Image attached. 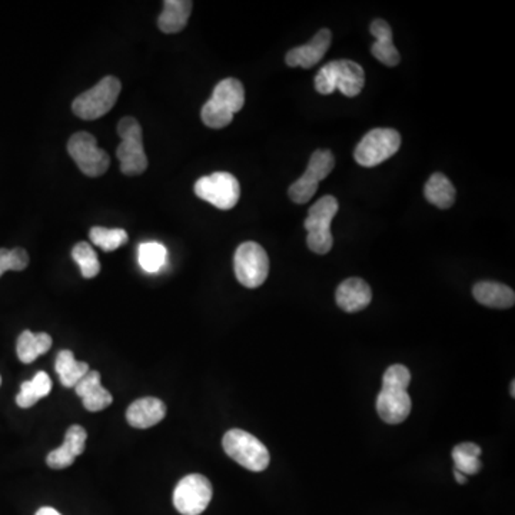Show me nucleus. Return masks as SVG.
Listing matches in <instances>:
<instances>
[{
  "instance_id": "nucleus-35",
  "label": "nucleus",
  "mask_w": 515,
  "mask_h": 515,
  "mask_svg": "<svg viewBox=\"0 0 515 515\" xmlns=\"http://www.w3.org/2000/svg\"><path fill=\"white\" fill-rule=\"evenodd\" d=\"M0 385H2V377H0Z\"/></svg>"
},
{
  "instance_id": "nucleus-2",
  "label": "nucleus",
  "mask_w": 515,
  "mask_h": 515,
  "mask_svg": "<svg viewBox=\"0 0 515 515\" xmlns=\"http://www.w3.org/2000/svg\"><path fill=\"white\" fill-rule=\"evenodd\" d=\"M340 210L337 198L332 195L323 196L308 211L305 225L306 244L309 249L318 255H325L332 249L333 237L331 234V223Z\"/></svg>"
},
{
  "instance_id": "nucleus-11",
  "label": "nucleus",
  "mask_w": 515,
  "mask_h": 515,
  "mask_svg": "<svg viewBox=\"0 0 515 515\" xmlns=\"http://www.w3.org/2000/svg\"><path fill=\"white\" fill-rule=\"evenodd\" d=\"M335 166L332 152L318 149L309 159L308 168L298 181L292 183V189L301 200H313L321 181L330 175Z\"/></svg>"
},
{
  "instance_id": "nucleus-19",
  "label": "nucleus",
  "mask_w": 515,
  "mask_h": 515,
  "mask_svg": "<svg viewBox=\"0 0 515 515\" xmlns=\"http://www.w3.org/2000/svg\"><path fill=\"white\" fill-rule=\"evenodd\" d=\"M371 33L377 39L371 48L372 55L389 68L398 65L401 62V56L392 42L394 38H392V29L389 22H385L384 19L372 22Z\"/></svg>"
},
{
  "instance_id": "nucleus-18",
  "label": "nucleus",
  "mask_w": 515,
  "mask_h": 515,
  "mask_svg": "<svg viewBox=\"0 0 515 515\" xmlns=\"http://www.w3.org/2000/svg\"><path fill=\"white\" fill-rule=\"evenodd\" d=\"M76 394L82 399L83 406L88 411L99 412L114 402V397L108 389H103L100 374L89 371L75 387Z\"/></svg>"
},
{
  "instance_id": "nucleus-31",
  "label": "nucleus",
  "mask_w": 515,
  "mask_h": 515,
  "mask_svg": "<svg viewBox=\"0 0 515 515\" xmlns=\"http://www.w3.org/2000/svg\"><path fill=\"white\" fill-rule=\"evenodd\" d=\"M409 382H411V372L406 365H391L382 377V389L407 391Z\"/></svg>"
},
{
  "instance_id": "nucleus-16",
  "label": "nucleus",
  "mask_w": 515,
  "mask_h": 515,
  "mask_svg": "<svg viewBox=\"0 0 515 515\" xmlns=\"http://www.w3.org/2000/svg\"><path fill=\"white\" fill-rule=\"evenodd\" d=\"M338 306L345 313H360L372 301V291L364 279L350 278L338 286L335 294Z\"/></svg>"
},
{
  "instance_id": "nucleus-3",
  "label": "nucleus",
  "mask_w": 515,
  "mask_h": 515,
  "mask_svg": "<svg viewBox=\"0 0 515 515\" xmlns=\"http://www.w3.org/2000/svg\"><path fill=\"white\" fill-rule=\"evenodd\" d=\"M222 446L228 457L237 461L240 467L254 473H261L268 468L271 461L268 448L244 429H229L223 435Z\"/></svg>"
},
{
  "instance_id": "nucleus-7",
  "label": "nucleus",
  "mask_w": 515,
  "mask_h": 515,
  "mask_svg": "<svg viewBox=\"0 0 515 515\" xmlns=\"http://www.w3.org/2000/svg\"><path fill=\"white\" fill-rule=\"evenodd\" d=\"M401 148V135L395 129H374L368 132L355 149L358 165L374 168L394 156Z\"/></svg>"
},
{
  "instance_id": "nucleus-34",
  "label": "nucleus",
  "mask_w": 515,
  "mask_h": 515,
  "mask_svg": "<svg viewBox=\"0 0 515 515\" xmlns=\"http://www.w3.org/2000/svg\"><path fill=\"white\" fill-rule=\"evenodd\" d=\"M511 397L512 398L515 397V381L511 382Z\"/></svg>"
},
{
  "instance_id": "nucleus-14",
  "label": "nucleus",
  "mask_w": 515,
  "mask_h": 515,
  "mask_svg": "<svg viewBox=\"0 0 515 515\" xmlns=\"http://www.w3.org/2000/svg\"><path fill=\"white\" fill-rule=\"evenodd\" d=\"M332 73L335 90H341L348 98H355L364 89L365 73L362 66L354 61H333L328 63Z\"/></svg>"
},
{
  "instance_id": "nucleus-13",
  "label": "nucleus",
  "mask_w": 515,
  "mask_h": 515,
  "mask_svg": "<svg viewBox=\"0 0 515 515\" xmlns=\"http://www.w3.org/2000/svg\"><path fill=\"white\" fill-rule=\"evenodd\" d=\"M86 429L80 426H69L66 431L63 445L51 451L46 457V463L53 470H63L75 463V458L83 454L86 446Z\"/></svg>"
},
{
  "instance_id": "nucleus-8",
  "label": "nucleus",
  "mask_w": 515,
  "mask_h": 515,
  "mask_svg": "<svg viewBox=\"0 0 515 515\" xmlns=\"http://www.w3.org/2000/svg\"><path fill=\"white\" fill-rule=\"evenodd\" d=\"M68 152L83 175L89 178L102 176L109 169V154L98 146L95 136L88 132L72 135L68 142Z\"/></svg>"
},
{
  "instance_id": "nucleus-29",
  "label": "nucleus",
  "mask_w": 515,
  "mask_h": 515,
  "mask_svg": "<svg viewBox=\"0 0 515 515\" xmlns=\"http://www.w3.org/2000/svg\"><path fill=\"white\" fill-rule=\"evenodd\" d=\"M72 258L76 264L80 265V274L83 278L92 279L100 272V262L98 254L92 247L86 242L76 244L72 249Z\"/></svg>"
},
{
  "instance_id": "nucleus-12",
  "label": "nucleus",
  "mask_w": 515,
  "mask_h": 515,
  "mask_svg": "<svg viewBox=\"0 0 515 515\" xmlns=\"http://www.w3.org/2000/svg\"><path fill=\"white\" fill-rule=\"evenodd\" d=\"M332 33L330 29H321L308 45L298 46L286 53V65L291 68H313L325 56L326 51L330 49Z\"/></svg>"
},
{
  "instance_id": "nucleus-32",
  "label": "nucleus",
  "mask_w": 515,
  "mask_h": 515,
  "mask_svg": "<svg viewBox=\"0 0 515 515\" xmlns=\"http://www.w3.org/2000/svg\"><path fill=\"white\" fill-rule=\"evenodd\" d=\"M34 515H62L61 512L56 511L55 509H52V507H42L36 511Z\"/></svg>"
},
{
  "instance_id": "nucleus-23",
  "label": "nucleus",
  "mask_w": 515,
  "mask_h": 515,
  "mask_svg": "<svg viewBox=\"0 0 515 515\" xmlns=\"http://www.w3.org/2000/svg\"><path fill=\"white\" fill-rule=\"evenodd\" d=\"M56 374L66 389H75L76 384L89 372V365L82 360H76L72 351H59L55 362Z\"/></svg>"
},
{
  "instance_id": "nucleus-24",
  "label": "nucleus",
  "mask_w": 515,
  "mask_h": 515,
  "mask_svg": "<svg viewBox=\"0 0 515 515\" xmlns=\"http://www.w3.org/2000/svg\"><path fill=\"white\" fill-rule=\"evenodd\" d=\"M424 193H426V201L440 210H448L455 202V188L450 179L440 172L434 173L426 181Z\"/></svg>"
},
{
  "instance_id": "nucleus-26",
  "label": "nucleus",
  "mask_w": 515,
  "mask_h": 515,
  "mask_svg": "<svg viewBox=\"0 0 515 515\" xmlns=\"http://www.w3.org/2000/svg\"><path fill=\"white\" fill-rule=\"evenodd\" d=\"M482 454L481 446L474 443L458 444L453 450V460L455 464V470L460 471L461 474L474 475L480 473L482 468L480 457Z\"/></svg>"
},
{
  "instance_id": "nucleus-21",
  "label": "nucleus",
  "mask_w": 515,
  "mask_h": 515,
  "mask_svg": "<svg viewBox=\"0 0 515 515\" xmlns=\"http://www.w3.org/2000/svg\"><path fill=\"white\" fill-rule=\"evenodd\" d=\"M192 2L189 0H165L164 11L158 19V26L164 33H179L188 24L192 12Z\"/></svg>"
},
{
  "instance_id": "nucleus-28",
  "label": "nucleus",
  "mask_w": 515,
  "mask_h": 515,
  "mask_svg": "<svg viewBox=\"0 0 515 515\" xmlns=\"http://www.w3.org/2000/svg\"><path fill=\"white\" fill-rule=\"evenodd\" d=\"M90 240L92 244L99 247L102 251L112 252L117 251V248L127 242L126 230L115 228L93 227L89 232Z\"/></svg>"
},
{
  "instance_id": "nucleus-9",
  "label": "nucleus",
  "mask_w": 515,
  "mask_h": 515,
  "mask_svg": "<svg viewBox=\"0 0 515 515\" xmlns=\"http://www.w3.org/2000/svg\"><path fill=\"white\" fill-rule=\"evenodd\" d=\"M195 195L218 210L229 211L239 201L240 186L232 173L215 172L196 181Z\"/></svg>"
},
{
  "instance_id": "nucleus-6",
  "label": "nucleus",
  "mask_w": 515,
  "mask_h": 515,
  "mask_svg": "<svg viewBox=\"0 0 515 515\" xmlns=\"http://www.w3.org/2000/svg\"><path fill=\"white\" fill-rule=\"evenodd\" d=\"M234 268L240 286L258 288L268 278V254L257 242H244L235 252Z\"/></svg>"
},
{
  "instance_id": "nucleus-25",
  "label": "nucleus",
  "mask_w": 515,
  "mask_h": 515,
  "mask_svg": "<svg viewBox=\"0 0 515 515\" xmlns=\"http://www.w3.org/2000/svg\"><path fill=\"white\" fill-rule=\"evenodd\" d=\"M52 391V379L45 371L38 372L31 381L21 385V392L17 394L16 404L21 408H31L39 399L45 398Z\"/></svg>"
},
{
  "instance_id": "nucleus-22",
  "label": "nucleus",
  "mask_w": 515,
  "mask_h": 515,
  "mask_svg": "<svg viewBox=\"0 0 515 515\" xmlns=\"http://www.w3.org/2000/svg\"><path fill=\"white\" fill-rule=\"evenodd\" d=\"M52 347V337L46 332L33 333L23 331L17 338V358L23 364H31L36 358L45 355Z\"/></svg>"
},
{
  "instance_id": "nucleus-10",
  "label": "nucleus",
  "mask_w": 515,
  "mask_h": 515,
  "mask_svg": "<svg viewBox=\"0 0 515 515\" xmlns=\"http://www.w3.org/2000/svg\"><path fill=\"white\" fill-rule=\"evenodd\" d=\"M212 484L201 474H191L179 481L173 492V505L183 515H201L212 500Z\"/></svg>"
},
{
  "instance_id": "nucleus-20",
  "label": "nucleus",
  "mask_w": 515,
  "mask_h": 515,
  "mask_svg": "<svg viewBox=\"0 0 515 515\" xmlns=\"http://www.w3.org/2000/svg\"><path fill=\"white\" fill-rule=\"evenodd\" d=\"M473 295L481 305L488 308H511L515 303V294L510 286L498 282H478L473 288Z\"/></svg>"
},
{
  "instance_id": "nucleus-30",
  "label": "nucleus",
  "mask_w": 515,
  "mask_h": 515,
  "mask_svg": "<svg viewBox=\"0 0 515 515\" xmlns=\"http://www.w3.org/2000/svg\"><path fill=\"white\" fill-rule=\"evenodd\" d=\"M29 265V254L23 248H0V276L6 271H23Z\"/></svg>"
},
{
  "instance_id": "nucleus-1",
  "label": "nucleus",
  "mask_w": 515,
  "mask_h": 515,
  "mask_svg": "<svg viewBox=\"0 0 515 515\" xmlns=\"http://www.w3.org/2000/svg\"><path fill=\"white\" fill-rule=\"evenodd\" d=\"M244 105V85L235 78H227L215 86L212 98L201 110V117L206 126L222 129L232 122L234 115L239 112Z\"/></svg>"
},
{
  "instance_id": "nucleus-27",
  "label": "nucleus",
  "mask_w": 515,
  "mask_h": 515,
  "mask_svg": "<svg viewBox=\"0 0 515 515\" xmlns=\"http://www.w3.org/2000/svg\"><path fill=\"white\" fill-rule=\"evenodd\" d=\"M137 259L145 272L154 274L165 267L168 252L159 242H144L137 249Z\"/></svg>"
},
{
  "instance_id": "nucleus-5",
  "label": "nucleus",
  "mask_w": 515,
  "mask_h": 515,
  "mask_svg": "<svg viewBox=\"0 0 515 515\" xmlns=\"http://www.w3.org/2000/svg\"><path fill=\"white\" fill-rule=\"evenodd\" d=\"M122 83L115 76L103 78L92 89L76 98L72 103L73 114L83 120H97L105 117L115 107Z\"/></svg>"
},
{
  "instance_id": "nucleus-4",
  "label": "nucleus",
  "mask_w": 515,
  "mask_h": 515,
  "mask_svg": "<svg viewBox=\"0 0 515 515\" xmlns=\"http://www.w3.org/2000/svg\"><path fill=\"white\" fill-rule=\"evenodd\" d=\"M120 142L117 156L120 162V171L126 176L142 175L148 168V158L142 142V127L135 117H125L117 124Z\"/></svg>"
},
{
  "instance_id": "nucleus-17",
  "label": "nucleus",
  "mask_w": 515,
  "mask_h": 515,
  "mask_svg": "<svg viewBox=\"0 0 515 515\" xmlns=\"http://www.w3.org/2000/svg\"><path fill=\"white\" fill-rule=\"evenodd\" d=\"M165 416V404L154 397H146L132 402L126 411V421L134 428L146 429L161 423Z\"/></svg>"
},
{
  "instance_id": "nucleus-15",
  "label": "nucleus",
  "mask_w": 515,
  "mask_h": 515,
  "mask_svg": "<svg viewBox=\"0 0 515 515\" xmlns=\"http://www.w3.org/2000/svg\"><path fill=\"white\" fill-rule=\"evenodd\" d=\"M412 402L408 392L399 389H381L377 398L379 418L387 424H401L411 414Z\"/></svg>"
},
{
  "instance_id": "nucleus-33",
  "label": "nucleus",
  "mask_w": 515,
  "mask_h": 515,
  "mask_svg": "<svg viewBox=\"0 0 515 515\" xmlns=\"http://www.w3.org/2000/svg\"><path fill=\"white\" fill-rule=\"evenodd\" d=\"M454 475H455V480H457L458 484H465V482H467V477L461 474L460 471H454Z\"/></svg>"
}]
</instances>
